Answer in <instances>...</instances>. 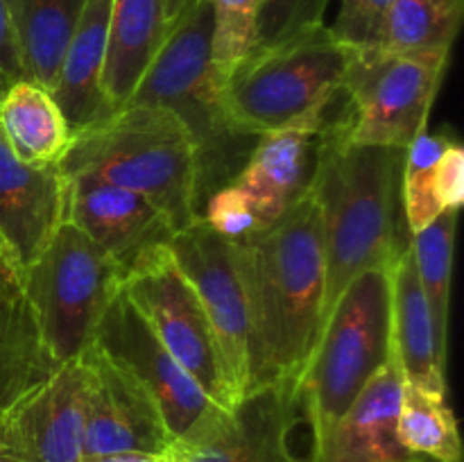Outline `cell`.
Here are the masks:
<instances>
[{
    "label": "cell",
    "instance_id": "ab89813d",
    "mask_svg": "<svg viewBox=\"0 0 464 462\" xmlns=\"http://www.w3.org/2000/svg\"><path fill=\"white\" fill-rule=\"evenodd\" d=\"M297 462H299V460H297Z\"/></svg>",
    "mask_w": 464,
    "mask_h": 462
},
{
    "label": "cell",
    "instance_id": "603a6c76",
    "mask_svg": "<svg viewBox=\"0 0 464 462\" xmlns=\"http://www.w3.org/2000/svg\"><path fill=\"white\" fill-rule=\"evenodd\" d=\"M0 134L27 166H57L75 139L50 89L32 80L12 82L0 98Z\"/></svg>",
    "mask_w": 464,
    "mask_h": 462
},
{
    "label": "cell",
    "instance_id": "f35d334b",
    "mask_svg": "<svg viewBox=\"0 0 464 462\" xmlns=\"http://www.w3.org/2000/svg\"><path fill=\"white\" fill-rule=\"evenodd\" d=\"M0 462H3V460H0Z\"/></svg>",
    "mask_w": 464,
    "mask_h": 462
},
{
    "label": "cell",
    "instance_id": "2e32d148",
    "mask_svg": "<svg viewBox=\"0 0 464 462\" xmlns=\"http://www.w3.org/2000/svg\"><path fill=\"white\" fill-rule=\"evenodd\" d=\"M68 179L57 166H27L0 134V254L23 281L66 222Z\"/></svg>",
    "mask_w": 464,
    "mask_h": 462
},
{
    "label": "cell",
    "instance_id": "e575fe53",
    "mask_svg": "<svg viewBox=\"0 0 464 462\" xmlns=\"http://www.w3.org/2000/svg\"><path fill=\"white\" fill-rule=\"evenodd\" d=\"M84 462H172L170 453H140V451H127V453H109V456L86 457Z\"/></svg>",
    "mask_w": 464,
    "mask_h": 462
},
{
    "label": "cell",
    "instance_id": "8992f818",
    "mask_svg": "<svg viewBox=\"0 0 464 462\" xmlns=\"http://www.w3.org/2000/svg\"><path fill=\"white\" fill-rule=\"evenodd\" d=\"M390 358V267H383L361 274L340 294L299 376V408L313 438L349 410Z\"/></svg>",
    "mask_w": 464,
    "mask_h": 462
},
{
    "label": "cell",
    "instance_id": "d6a6232c",
    "mask_svg": "<svg viewBox=\"0 0 464 462\" xmlns=\"http://www.w3.org/2000/svg\"><path fill=\"white\" fill-rule=\"evenodd\" d=\"M433 193L442 213L460 211L464 202V149L458 139L447 145L435 166Z\"/></svg>",
    "mask_w": 464,
    "mask_h": 462
},
{
    "label": "cell",
    "instance_id": "3957f363",
    "mask_svg": "<svg viewBox=\"0 0 464 462\" xmlns=\"http://www.w3.org/2000/svg\"><path fill=\"white\" fill-rule=\"evenodd\" d=\"M63 177L107 181L143 195L175 231L199 220L198 154L184 122L152 104H125L75 134Z\"/></svg>",
    "mask_w": 464,
    "mask_h": 462
},
{
    "label": "cell",
    "instance_id": "d590c367",
    "mask_svg": "<svg viewBox=\"0 0 464 462\" xmlns=\"http://www.w3.org/2000/svg\"><path fill=\"white\" fill-rule=\"evenodd\" d=\"M199 0H161L163 5V23H166V30L170 32L181 18L188 16L195 7H198Z\"/></svg>",
    "mask_w": 464,
    "mask_h": 462
},
{
    "label": "cell",
    "instance_id": "4dcf8cb0",
    "mask_svg": "<svg viewBox=\"0 0 464 462\" xmlns=\"http://www.w3.org/2000/svg\"><path fill=\"white\" fill-rule=\"evenodd\" d=\"M392 0H340L331 34L353 50L379 48Z\"/></svg>",
    "mask_w": 464,
    "mask_h": 462
},
{
    "label": "cell",
    "instance_id": "6da1fadb",
    "mask_svg": "<svg viewBox=\"0 0 464 462\" xmlns=\"http://www.w3.org/2000/svg\"><path fill=\"white\" fill-rule=\"evenodd\" d=\"M234 252L247 293L249 390H297L324 326V243L313 195Z\"/></svg>",
    "mask_w": 464,
    "mask_h": 462
},
{
    "label": "cell",
    "instance_id": "7402d4cb",
    "mask_svg": "<svg viewBox=\"0 0 464 462\" xmlns=\"http://www.w3.org/2000/svg\"><path fill=\"white\" fill-rule=\"evenodd\" d=\"M161 0H111L102 91L111 111L125 107L166 41Z\"/></svg>",
    "mask_w": 464,
    "mask_h": 462
},
{
    "label": "cell",
    "instance_id": "1f68e13d",
    "mask_svg": "<svg viewBox=\"0 0 464 462\" xmlns=\"http://www.w3.org/2000/svg\"><path fill=\"white\" fill-rule=\"evenodd\" d=\"M199 220L207 222L218 236L229 243H240L249 236L258 234L256 211L243 190L234 184L222 186L204 202Z\"/></svg>",
    "mask_w": 464,
    "mask_h": 462
},
{
    "label": "cell",
    "instance_id": "836d02e7",
    "mask_svg": "<svg viewBox=\"0 0 464 462\" xmlns=\"http://www.w3.org/2000/svg\"><path fill=\"white\" fill-rule=\"evenodd\" d=\"M0 72H3L9 82L25 80L21 59H18L16 41H14L12 23H9L7 0H0Z\"/></svg>",
    "mask_w": 464,
    "mask_h": 462
},
{
    "label": "cell",
    "instance_id": "e0dca14e",
    "mask_svg": "<svg viewBox=\"0 0 464 462\" xmlns=\"http://www.w3.org/2000/svg\"><path fill=\"white\" fill-rule=\"evenodd\" d=\"M401 385V371L390 358L349 410L313 438L308 462H429L408 451L397 435Z\"/></svg>",
    "mask_w": 464,
    "mask_h": 462
},
{
    "label": "cell",
    "instance_id": "f546056e",
    "mask_svg": "<svg viewBox=\"0 0 464 462\" xmlns=\"http://www.w3.org/2000/svg\"><path fill=\"white\" fill-rule=\"evenodd\" d=\"M326 7L329 0H261L254 53L276 48L322 27Z\"/></svg>",
    "mask_w": 464,
    "mask_h": 462
},
{
    "label": "cell",
    "instance_id": "f1b7e54d",
    "mask_svg": "<svg viewBox=\"0 0 464 462\" xmlns=\"http://www.w3.org/2000/svg\"><path fill=\"white\" fill-rule=\"evenodd\" d=\"M213 14L211 59L220 84L256 48L261 0H208Z\"/></svg>",
    "mask_w": 464,
    "mask_h": 462
},
{
    "label": "cell",
    "instance_id": "7a4b0ae2",
    "mask_svg": "<svg viewBox=\"0 0 464 462\" xmlns=\"http://www.w3.org/2000/svg\"><path fill=\"white\" fill-rule=\"evenodd\" d=\"M403 154L401 148L352 143L338 113L322 130L308 193L320 211L324 243V322L353 279L390 267L408 247Z\"/></svg>",
    "mask_w": 464,
    "mask_h": 462
},
{
    "label": "cell",
    "instance_id": "83f0119b",
    "mask_svg": "<svg viewBox=\"0 0 464 462\" xmlns=\"http://www.w3.org/2000/svg\"><path fill=\"white\" fill-rule=\"evenodd\" d=\"M453 139L456 136L451 130H426L406 148L401 168V208L408 238L442 216V208L435 202L433 177L440 157Z\"/></svg>",
    "mask_w": 464,
    "mask_h": 462
},
{
    "label": "cell",
    "instance_id": "ba28073f",
    "mask_svg": "<svg viewBox=\"0 0 464 462\" xmlns=\"http://www.w3.org/2000/svg\"><path fill=\"white\" fill-rule=\"evenodd\" d=\"M449 54L353 50L344 75L340 111L347 139L356 145L406 149L429 125Z\"/></svg>",
    "mask_w": 464,
    "mask_h": 462
},
{
    "label": "cell",
    "instance_id": "d4e9b609",
    "mask_svg": "<svg viewBox=\"0 0 464 462\" xmlns=\"http://www.w3.org/2000/svg\"><path fill=\"white\" fill-rule=\"evenodd\" d=\"M397 435L403 447L429 462H464L458 419L447 394L403 383Z\"/></svg>",
    "mask_w": 464,
    "mask_h": 462
},
{
    "label": "cell",
    "instance_id": "484cf974",
    "mask_svg": "<svg viewBox=\"0 0 464 462\" xmlns=\"http://www.w3.org/2000/svg\"><path fill=\"white\" fill-rule=\"evenodd\" d=\"M462 16L464 0H392L381 48L451 54Z\"/></svg>",
    "mask_w": 464,
    "mask_h": 462
},
{
    "label": "cell",
    "instance_id": "44dd1931",
    "mask_svg": "<svg viewBox=\"0 0 464 462\" xmlns=\"http://www.w3.org/2000/svg\"><path fill=\"white\" fill-rule=\"evenodd\" d=\"M59 370L41 340L16 272L0 258V419Z\"/></svg>",
    "mask_w": 464,
    "mask_h": 462
},
{
    "label": "cell",
    "instance_id": "8fae6325",
    "mask_svg": "<svg viewBox=\"0 0 464 462\" xmlns=\"http://www.w3.org/2000/svg\"><path fill=\"white\" fill-rule=\"evenodd\" d=\"M93 344L148 390L172 439L186 438L222 410L163 347L122 290L104 311Z\"/></svg>",
    "mask_w": 464,
    "mask_h": 462
},
{
    "label": "cell",
    "instance_id": "74e56055",
    "mask_svg": "<svg viewBox=\"0 0 464 462\" xmlns=\"http://www.w3.org/2000/svg\"><path fill=\"white\" fill-rule=\"evenodd\" d=\"M0 258H3V254H0Z\"/></svg>",
    "mask_w": 464,
    "mask_h": 462
},
{
    "label": "cell",
    "instance_id": "52a82bcc",
    "mask_svg": "<svg viewBox=\"0 0 464 462\" xmlns=\"http://www.w3.org/2000/svg\"><path fill=\"white\" fill-rule=\"evenodd\" d=\"M118 263L72 222H63L23 276V294L34 313L41 340L63 365L93 342L109 303L122 290Z\"/></svg>",
    "mask_w": 464,
    "mask_h": 462
},
{
    "label": "cell",
    "instance_id": "9a60e30c",
    "mask_svg": "<svg viewBox=\"0 0 464 462\" xmlns=\"http://www.w3.org/2000/svg\"><path fill=\"white\" fill-rule=\"evenodd\" d=\"M84 376L68 361L0 419L3 462H84Z\"/></svg>",
    "mask_w": 464,
    "mask_h": 462
},
{
    "label": "cell",
    "instance_id": "8d00e7d4",
    "mask_svg": "<svg viewBox=\"0 0 464 462\" xmlns=\"http://www.w3.org/2000/svg\"><path fill=\"white\" fill-rule=\"evenodd\" d=\"M9 84H12V82H9L7 77H5L3 72H0V98H3L5 91H7V86H9Z\"/></svg>",
    "mask_w": 464,
    "mask_h": 462
},
{
    "label": "cell",
    "instance_id": "ac0fdd59",
    "mask_svg": "<svg viewBox=\"0 0 464 462\" xmlns=\"http://www.w3.org/2000/svg\"><path fill=\"white\" fill-rule=\"evenodd\" d=\"M320 134V130L288 127L258 136L247 163L231 181L252 202L258 234L279 222L308 193Z\"/></svg>",
    "mask_w": 464,
    "mask_h": 462
},
{
    "label": "cell",
    "instance_id": "30bf717a",
    "mask_svg": "<svg viewBox=\"0 0 464 462\" xmlns=\"http://www.w3.org/2000/svg\"><path fill=\"white\" fill-rule=\"evenodd\" d=\"M122 293L207 397L222 410H231L211 324L172 249L131 272L122 281Z\"/></svg>",
    "mask_w": 464,
    "mask_h": 462
},
{
    "label": "cell",
    "instance_id": "ffe728a7",
    "mask_svg": "<svg viewBox=\"0 0 464 462\" xmlns=\"http://www.w3.org/2000/svg\"><path fill=\"white\" fill-rule=\"evenodd\" d=\"M111 0H86L80 23L71 36L57 80L50 86L72 134L95 125L111 111L102 91Z\"/></svg>",
    "mask_w": 464,
    "mask_h": 462
},
{
    "label": "cell",
    "instance_id": "d6986e66",
    "mask_svg": "<svg viewBox=\"0 0 464 462\" xmlns=\"http://www.w3.org/2000/svg\"><path fill=\"white\" fill-rule=\"evenodd\" d=\"M390 342L403 383L447 394V344L435 329L411 247L390 265Z\"/></svg>",
    "mask_w": 464,
    "mask_h": 462
},
{
    "label": "cell",
    "instance_id": "9c48e42d",
    "mask_svg": "<svg viewBox=\"0 0 464 462\" xmlns=\"http://www.w3.org/2000/svg\"><path fill=\"white\" fill-rule=\"evenodd\" d=\"M170 249L211 324L227 397L234 408L249 390L247 293L234 243L218 236L204 220H195L177 231Z\"/></svg>",
    "mask_w": 464,
    "mask_h": 462
},
{
    "label": "cell",
    "instance_id": "4316f807",
    "mask_svg": "<svg viewBox=\"0 0 464 462\" xmlns=\"http://www.w3.org/2000/svg\"><path fill=\"white\" fill-rule=\"evenodd\" d=\"M458 213L447 211L430 222L426 229L408 238L412 258H415L417 276L429 299L433 313L435 329L440 340L447 344L449 338V306H451V274L453 249H456Z\"/></svg>",
    "mask_w": 464,
    "mask_h": 462
},
{
    "label": "cell",
    "instance_id": "7c38bea8",
    "mask_svg": "<svg viewBox=\"0 0 464 462\" xmlns=\"http://www.w3.org/2000/svg\"><path fill=\"white\" fill-rule=\"evenodd\" d=\"M302 421L297 390L263 385L231 410H220L198 430L172 439V462H297L288 438Z\"/></svg>",
    "mask_w": 464,
    "mask_h": 462
},
{
    "label": "cell",
    "instance_id": "5b68a950",
    "mask_svg": "<svg viewBox=\"0 0 464 462\" xmlns=\"http://www.w3.org/2000/svg\"><path fill=\"white\" fill-rule=\"evenodd\" d=\"M353 48L326 25L270 50H256L222 86L227 113L240 131L306 127L324 130L334 100L343 93Z\"/></svg>",
    "mask_w": 464,
    "mask_h": 462
},
{
    "label": "cell",
    "instance_id": "cb8c5ba5",
    "mask_svg": "<svg viewBox=\"0 0 464 462\" xmlns=\"http://www.w3.org/2000/svg\"><path fill=\"white\" fill-rule=\"evenodd\" d=\"M84 5L86 0H7L25 80L45 89L54 84Z\"/></svg>",
    "mask_w": 464,
    "mask_h": 462
},
{
    "label": "cell",
    "instance_id": "4fadbf2b",
    "mask_svg": "<svg viewBox=\"0 0 464 462\" xmlns=\"http://www.w3.org/2000/svg\"><path fill=\"white\" fill-rule=\"evenodd\" d=\"M77 361L84 376V460L127 451L166 453L170 448V430L143 385L93 342Z\"/></svg>",
    "mask_w": 464,
    "mask_h": 462
},
{
    "label": "cell",
    "instance_id": "277c9868",
    "mask_svg": "<svg viewBox=\"0 0 464 462\" xmlns=\"http://www.w3.org/2000/svg\"><path fill=\"white\" fill-rule=\"evenodd\" d=\"M211 3L199 0L168 32L127 102L163 107L184 122L198 154L199 216L204 202L238 177L258 140V136L240 131L227 113L211 59Z\"/></svg>",
    "mask_w": 464,
    "mask_h": 462
},
{
    "label": "cell",
    "instance_id": "5bb4252c",
    "mask_svg": "<svg viewBox=\"0 0 464 462\" xmlns=\"http://www.w3.org/2000/svg\"><path fill=\"white\" fill-rule=\"evenodd\" d=\"M66 222L104 249L125 279L170 249L177 234L170 220L143 195L86 177L68 179Z\"/></svg>",
    "mask_w": 464,
    "mask_h": 462
}]
</instances>
